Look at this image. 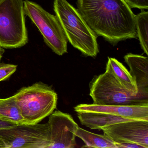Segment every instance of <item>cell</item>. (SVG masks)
Listing matches in <instances>:
<instances>
[{
	"instance_id": "obj_1",
	"label": "cell",
	"mask_w": 148,
	"mask_h": 148,
	"mask_svg": "<svg viewBox=\"0 0 148 148\" xmlns=\"http://www.w3.org/2000/svg\"><path fill=\"white\" fill-rule=\"evenodd\" d=\"M77 6L97 36L112 45L137 38L136 15L124 0H77Z\"/></svg>"
},
{
	"instance_id": "obj_2",
	"label": "cell",
	"mask_w": 148,
	"mask_h": 148,
	"mask_svg": "<svg viewBox=\"0 0 148 148\" xmlns=\"http://www.w3.org/2000/svg\"><path fill=\"white\" fill-rule=\"evenodd\" d=\"M53 9L67 41L85 56L97 57L99 53L97 36L78 10L66 0H54Z\"/></svg>"
},
{
	"instance_id": "obj_3",
	"label": "cell",
	"mask_w": 148,
	"mask_h": 148,
	"mask_svg": "<svg viewBox=\"0 0 148 148\" xmlns=\"http://www.w3.org/2000/svg\"><path fill=\"white\" fill-rule=\"evenodd\" d=\"M13 96L26 124L39 123L57 107V93L52 86L42 82L23 87Z\"/></svg>"
},
{
	"instance_id": "obj_4",
	"label": "cell",
	"mask_w": 148,
	"mask_h": 148,
	"mask_svg": "<svg viewBox=\"0 0 148 148\" xmlns=\"http://www.w3.org/2000/svg\"><path fill=\"white\" fill-rule=\"evenodd\" d=\"M23 0H0V45L19 48L28 42Z\"/></svg>"
},
{
	"instance_id": "obj_5",
	"label": "cell",
	"mask_w": 148,
	"mask_h": 148,
	"mask_svg": "<svg viewBox=\"0 0 148 148\" xmlns=\"http://www.w3.org/2000/svg\"><path fill=\"white\" fill-rule=\"evenodd\" d=\"M93 104L103 105H148V97L133 96L126 90L109 72L95 76L89 84Z\"/></svg>"
},
{
	"instance_id": "obj_6",
	"label": "cell",
	"mask_w": 148,
	"mask_h": 148,
	"mask_svg": "<svg viewBox=\"0 0 148 148\" xmlns=\"http://www.w3.org/2000/svg\"><path fill=\"white\" fill-rule=\"evenodd\" d=\"M25 14L37 27L46 45L53 52L62 56L67 52V40L56 15L49 13L35 2L24 1Z\"/></svg>"
},
{
	"instance_id": "obj_7",
	"label": "cell",
	"mask_w": 148,
	"mask_h": 148,
	"mask_svg": "<svg viewBox=\"0 0 148 148\" xmlns=\"http://www.w3.org/2000/svg\"><path fill=\"white\" fill-rule=\"evenodd\" d=\"M0 139L6 148H48V125L24 124L0 129Z\"/></svg>"
},
{
	"instance_id": "obj_8",
	"label": "cell",
	"mask_w": 148,
	"mask_h": 148,
	"mask_svg": "<svg viewBox=\"0 0 148 148\" xmlns=\"http://www.w3.org/2000/svg\"><path fill=\"white\" fill-rule=\"evenodd\" d=\"M47 123L48 148H73L76 146V133L79 126L70 114L55 111L50 115Z\"/></svg>"
},
{
	"instance_id": "obj_9",
	"label": "cell",
	"mask_w": 148,
	"mask_h": 148,
	"mask_svg": "<svg viewBox=\"0 0 148 148\" xmlns=\"http://www.w3.org/2000/svg\"><path fill=\"white\" fill-rule=\"evenodd\" d=\"M100 130L115 143H135L148 148V120L136 119L122 122Z\"/></svg>"
},
{
	"instance_id": "obj_10",
	"label": "cell",
	"mask_w": 148,
	"mask_h": 148,
	"mask_svg": "<svg viewBox=\"0 0 148 148\" xmlns=\"http://www.w3.org/2000/svg\"><path fill=\"white\" fill-rule=\"evenodd\" d=\"M76 112H90L109 113L132 119L148 120V105H103L81 104L74 107Z\"/></svg>"
},
{
	"instance_id": "obj_11",
	"label": "cell",
	"mask_w": 148,
	"mask_h": 148,
	"mask_svg": "<svg viewBox=\"0 0 148 148\" xmlns=\"http://www.w3.org/2000/svg\"><path fill=\"white\" fill-rule=\"evenodd\" d=\"M130 67L129 71L136 81L138 95L148 97V58L138 54L127 53L124 57Z\"/></svg>"
},
{
	"instance_id": "obj_12",
	"label": "cell",
	"mask_w": 148,
	"mask_h": 148,
	"mask_svg": "<svg viewBox=\"0 0 148 148\" xmlns=\"http://www.w3.org/2000/svg\"><path fill=\"white\" fill-rule=\"evenodd\" d=\"M106 71L110 73L120 85L132 95L140 96L135 79L126 67L117 60L109 57Z\"/></svg>"
},
{
	"instance_id": "obj_13",
	"label": "cell",
	"mask_w": 148,
	"mask_h": 148,
	"mask_svg": "<svg viewBox=\"0 0 148 148\" xmlns=\"http://www.w3.org/2000/svg\"><path fill=\"white\" fill-rule=\"evenodd\" d=\"M0 119L16 125L26 124L13 96L0 98Z\"/></svg>"
},
{
	"instance_id": "obj_14",
	"label": "cell",
	"mask_w": 148,
	"mask_h": 148,
	"mask_svg": "<svg viewBox=\"0 0 148 148\" xmlns=\"http://www.w3.org/2000/svg\"><path fill=\"white\" fill-rule=\"evenodd\" d=\"M76 136L82 139L85 144L83 147L117 148L116 143L104 134H95L78 127Z\"/></svg>"
},
{
	"instance_id": "obj_15",
	"label": "cell",
	"mask_w": 148,
	"mask_h": 148,
	"mask_svg": "<svg viewBox=\"0 0 148 148\" xmlns=\"http://www.w3.org/2000/svg\"><path fill=\"white\" fill-rule=\"evenodd\" d=\"M136 27L137 37L140 42L141 48L148 55V12L142 10L136 15Z\"/></svg>"
},
{
	"instance_id": "obj_16",
	"label": "cell",
	"mask_w": 148,
	"mask_h": 148,
	"mask_svg": "<svg viewBox=\"0 0 148 148\" xmlns=\"http://www.w3.org/2000/svg\"><path fill=\"white\" fill-rule=\"evenodd\" d=\"M17 66L12 64H0V82L6 80L12 75L16 71Z\"/></svg>"
},
{
	"instance_id": "obj_17",
	"label": "cell",
	"mask_w": 148,
	"mask_h": 148,
	"mask_svg": "<svg viewBox=\"0 0 148 148\" xmlns=\"http://www.w3.org/2000/svg\"><path fill=\"white\" fill-rule=\"evenodd\" d=\"M131 8H138L141 10L148 9V0H124Z\"/></svg>"
},
{
	"instance_id": "obj_18",
	"label": "cell",
	"mask_w": 148,
	"mask_h": 148,
	"mask_svg": "<svg viewBox=\"0 0 148 148\" xmlns=\"http://www.w3.org/2000/svg\"><path fill=\"white\" fill-rule=\"evenodd\" d=\"M116 144L117 148H145L140 145L133 143H116Z\"/></svg>"
},
{
	"instance_id": "obj_19",
	"label": "cell",
	"mask_w": 148,
	"mask_h": 148,
	"mask_svg": "<svg viewBox=\"0 0 148 148\" xmlns=\"http://www.w3.org/2000/svg\"><path fill=\"white\" fill-rule=\"evenodd\" d=\"M14 125H16V124L0 119V129L8 128V127H12Z\"/></svg>"
},
{
	"instance_id": "obj_20",
	"label": "cell",
	"mask_w": 148,
	"mask_h": 148,
	"mask_svg": "<svg viewBox=\"0 0 148 148\" xmlns=\"http://www.w3.org/2000/svg\"><path fill=\"white\" fill-rule=\"evenodd\" d=\"M3 47H1V46L0 45V60H1V58L2 57V54L4 52V50L3 49Z\"/></svg>"
}]
</instances>
